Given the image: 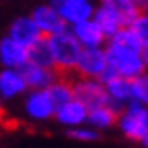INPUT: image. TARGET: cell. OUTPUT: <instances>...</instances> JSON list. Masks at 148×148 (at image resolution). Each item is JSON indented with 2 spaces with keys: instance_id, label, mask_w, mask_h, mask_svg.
I'll list each match as a JSON object with an SVG mask.
<instances>
[{
  "instance_id": "44dd1931",
  "label": "cell",
  "mask_w": 148,
  "mask_h": 148,
  "mask_svg": "<svg viewBox=\"0 0 148 148\" xmlns=\"http://www.w3.org/2000/svg\"><path fill=\"white\" fill-rule=\"evenodd\" d=\"M67 136L75 138V140H81V142H91V140H97L99 134L95 130H91V128H75V130H69Z\"/></svg>"
},
{
  "instance_id": "ac0fdd59",
  "label": "cell",
  "mask_w": 148,
  "mask_h": 148,
  "mask_svg": "<svg viewBox=\"0 0 148 148\" xmlns=\"http://www.w3.org/2000/svg\"><path fill=\"white\" fill-rule=\"evenodd\" d=\"M93 20L97 22V26L101 28V32L105 34V38H111V36L123 26V24L119 22V18L114 16L111 10H107V8H99V10L93 12Z\"/></svg>"
},
{
  "instance_id": "cb8c5ba5",
  "label": "cell",
  "mask_w": 148,
  "mask_h": 148,
  "mask_svg": "<svg viewBox=\"0 0 148 148\" xmlns=\"http://www.w3.org/2000/svg\"><path fill=\"white\" fill-rule=\"evenodd\" d=\"M63 2H73V0H51V6H59Z\"/></svg>"
},
{
  "instance_id": "8992f818",
  "label": "cell",
  "mask_w": 148,
  "mask_h": 148,
  "mask_svg": "<svg viewBox=\"0 0 148 148\" xmlns=\"http://www.w3.org/2000/svg\"><path fill=\"white\" fill-rule=\"evenodd\" d=\"M32 20L36 22V26L40 28V32L44 36H53L57 32H61V30H65V20H63V16L59 14L56 6H40V8H36L34 14H32Z\"/></svg>"
},
{
  "instance_id": "6da1fadb",
  "label": "cell",
  "mask_w": 148,
  "mask_h": 148,
  "mask_svg": "<svg viewBox=\"0 0 148 148\" xmlns=\"http://www.w3.org/2000/svg\"><path fill=\"white\" fill-rule=\"evenodd\" d=\"M47 38H49L53 63H56L53 69L57 73H75V65H77V59L83 49L75 34L65 28V30H61L53 36H47Z\"/></svg>"
},
{
  "instance_id": "7402d4cb",
  "label": "cell",
  "mask_w": 148,
  "mask_h": 148,
  "mask_svg": "<svg viewBox=\"0 0 148 148\" xmlns=\"http://www.w3.org/2000/svg\"><path fill=\"white\" fill-rule=\"evenodd\" d=\"M142 57H144V63H146V67H148V44L142 47Z\"/></svg>"
},
{
  "instance_id": "d6986e66",
  "label": "cell",
  "mask_w": 148,
  "mask_h": 148,
  "mask_svg": "<svg viewBox=\"0 0 148 148\" xmlns=\"http://www.w3.org/2000/svg\"><path fill=\"white\" fill-rule=\"evenodd\" d=\"M130 87H132V101L148 107V75L146 73H140L136 77H132Z\"/></svg>"
},
{
  "instance_id": "8fae6325",
  "label": "cell",
  "mask_w": 148,
  "mask_h": 148,
  "mask_svg": "<svg viewBox=\"0 0 148 148\" xmlns=\"http://www.w3.org/2000/svg\"><path fill=\"white\" fill-rule=\"evenodd\" d=\"M87 113H89V109L79 99L73 97V99H69L67 103H63L61 107L56 109V119L61 125L75 126V125H81L83 121H87Z\"/></svg>"
},
{
  "instance_id": "9c48e42d",
  "label": "cell",
  "mask_w": 148,
  "mask_h": 148,
  "mask_svg": "<svg viewBox=\"0 0 148 148\" xmlns=\"http://www.w3.org/2000/svg\"><path fill=\"white\" fill-rule=\"evenodd\" d=\"M0 61L6 67L20 69L28 61V47L8 36V38H4L0 42Z\"/></svg>"
},
{
  "instance_id": "7a4b0ae2",
  "label": "cell",
  "mask_w": 148,
  "mask_h": 148,
  "mask_svg": "<svg viewBox=\"0 0 148 148\" xmlns=\"http://www.w3.org/2000/svg\"><path fill=\"white\" fill-rule=\"evenodd\" d=\"M107 59H109V67L126 79L136 77L140 73H144V69H146L142 51L125 49V47L113 46V44H109L107 47Z\"/></svg>"
},
{
  "instance_id": "5bb4252c",
  "label": "cell",
  "mask_w": 148,
  "mask_h": 148,
  "mask_svg": "<svg viewBox=\"0 0 148 148\" xmlns=\"http://www.w3.org/2000/svg\"><path fill=\"white\" fill-rule=\"evenodd\" d=\"M26 87H28V85H26V81H24L20 69L8 67V69H4V71L0 73V93H2V97L12 99V97L24 93Z\"/></svg>"
},
{
  "instance_id": "4fadbf2b",
  "label": "cell",
  "mask_w": 148,
  "mask_h": 148,
  "mask_svg": "<svg viewBox=\"0 0 148 148\" xmlns=\"http://www.w3.org/2000/svg\"><path fill=\"white\" fill-rule=\"evenodd\" d=\"M59 14L63 16V20L69 24H79L83 20H89L93 16V6L89 0H73V2H63L56 6Z\"/></svg>"
},
{
  "instance_id": "e0dca14e",
  "label": "cell",
  "mask_w": 148,
  "mask_h": 148,
  "mask_svg": "<svg viewBox=\"0 0 148 148\" xmlns=\"http://www.w3.org/2000/svg\"><path fill=\"white\" fill-rule=\"evenodd\" d=\"M28 61L44 65V67H53V53H51V46H49V38L42 36L36 44L28 47Z\"/></svg>"
},
{
  "instance_id": "7c38bea8",
  "label": "cell",
  "mask_w": 148,
  "mask_h": 148,
  "mask_svg": "<svg viewBox=\"0 0 148 148\" xmlns=\"http://www.w3.org/2000/svg\"><path fill=\"white\" fill-rule=\"evenodd\" d=\"M73 34L79 40V44L83 47H101V44L105 42V34L101 32V28L97 26L95 20H83L79 24H73Z\"/></svg>"
},
{
  "instance_id": "52a82bcc",
  "label": "cell",
  "mask_w": 148,
  "mask_h": 148,
  "mask_svg": "<svg viewBox=\"0 0 148 148\" xmlns=\"http://www.w3.org/2000/svg\"><path fill=\"white\" fill-rule=\"evenodd\" d=\"M26 113L36 121H46L56 114V105L47 89H34L26 99Z\"/></svg>"
},
{
  "instance_id": "9a60e30c",
  "label": "cell",
  "mask_w": 148,
  "mask_h": 148,
  "mask_svg": "<svg viewBox=\"0 0 148 148\" xmlns=\"http://www.w3.org/2000/svg\"><path fill=\"white\" fill-rule=\"evenodd\" d=\"M87 121L97 128H109L119 123V109L114 103H107V105H99L93 107L87 113Z\"/></svg>"
},
{
  "instance_id": "ffe728a7",
  "label": "cell",
  "mask_w": 148,
  "mask_h": 148,
  "mask_svg": "<svg viewBox=\"0 0 148 148\" xmlns=\"http://www.w3.org/2000/svg\"><path fill=\"white\" fill-rule=\"evenodd\" d=\"M128 26H130V28L134 30V34L140 38L142 46H146L148 44V12H138Z\"/></svg>"
},
{
  "instance_id": "3957f363",
  "label": "cell",
  "mask_w": 148,
  "mask_h": 148,
  "mask_svg": "<svg viewBox=\"0 0 148 148\" xmlns=\"http://www.w3.org/2000/svg\"><path fill=\"white\" fill-rule=\"evenodd\" d=\"M119 125L123 128V134L128 140L142 142L148 146V109L146 105H130L119 116Z\"/></svg>"
},
{
  "instance_id": "5b68a950",
  "label": "cell",
  "mask_w": 148,
  "mask_h": 148,
  "mask_svg": "<svg viewBox=\"0 0 148 148\" xmlns=\"http://www.w3.org/2000/svg\"><path fill=\"white\" fill-rule=\"evenodd\" d=\"M107 65H109L107 51H103L101 47H83L79 59H77V65H75V75L89 77V79H101Z\"/></svg>"
},
{
  "instance_id": "30bf717a",
  "label": "cell",
  "mask_w": 148,
  "mask_h": 148,
  "mask_svg": "<svg viewBox=\"0 0 148 148\" xmlns=\"http://www.w3.org/2000/svg\"><path fill=\"white\" fill-rule=\"evenodd\" d=\"M42 32H40V28L36 26V22L32 18H18V20H14L10 26V38L12 40H16V42H20L22 46L30 47L32 44H36L40 38H42Z\"/></svg>"
},
{
  "instance_id": "277c9868",
  "label": "cell",
  "mask_w": 148,
  "mask_h": 148,
  "mask_svg": "<svg viewBox=\"0 0 148 148\" xmlns=\"http://www.w3.org/2000/svg\"><path fill=\"white\" fill-rule=\"evenodd\" d=\"M73 93H75V99H79L87 109L113 103L107 89H105V85L99 79H89V77L77 75V81L73 79Z\"/></svg>"
},
{
  "instance_id": "603a6c76",
  "label": "cell",
  "mask_w": 148,
  "mask_h": 148,
  "mask_svg": "<svg viewBox=\"0 0 148 148\" xmlns=\"http://www.w3.org/2000/svg\"><path fill=\"white\" fill-rule=\"evenodd\" d=\"M140 10L148 12V0H140Z\"/></svg>"
},
{
  "instance_id": "2e32d148",
  "label": "cell",
  "mask_w": 148,
  "mask_h": 148,
  "mask_svg": "<svg viewBox=\"0 0 148 148\" xmlns=\"http://www.w3.org/2000/svg\"><path fill=\"white\" fill-rule=\"evenodd\" d=\"M101 6L113 12L123 26H128L132 22V18L140 12L134 0H101Z\"/></svg>"
},
{
  "instance_id": "ba28073f",
  "label": "cell",
  "mask_w": 148,
  "mask_h": 148,
  "mask_svg": "<svg viewBox=\"0 0 148 148\" xmlns=\"http://www.w3.org/2000/svg\"><path fill=\"white\" fill-rule=\"evenodd\" d=\"M20 73H22L24 81L30 89H46L57 77L53 67H44V65H38V63H32V61H26L20 67Z\"/></svg>"
}]
</instances>
